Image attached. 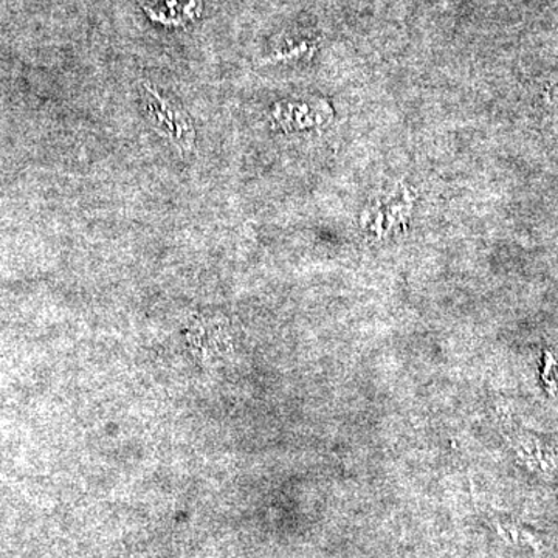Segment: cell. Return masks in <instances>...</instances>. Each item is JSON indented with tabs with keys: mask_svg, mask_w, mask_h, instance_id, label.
I'll return each mask as SVG.
<instances>
[{
	"mask_svg": "<svg viewBox=\"0 0 558 558\" xmlns=\"http://www.w3.org/2000/svg\"><path fill=\"white\" fill-rule=\"evenodd\" d=\"M142 101L146 119L160 137L183 153L194 148L196 130L193 120L175 98L146 83L142 86Z\"/></svg>",
	"mask_w": 558,
	"mask_h": 558,
	"instance_id": "obj_1",
	"label": "cell"
}]
</instances>
